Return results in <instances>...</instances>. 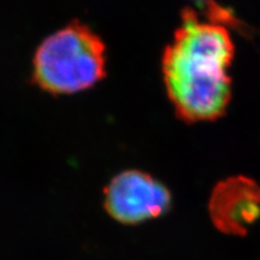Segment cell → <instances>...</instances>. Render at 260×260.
Wrapping results in <instances>:
<instances>
[{
    "label": "cell",
    "mask_w": 260,
    "mask_h": 260,
    "mask_svg": "<svg viewBox=\"0 0 260 260\" xmlns=\"http://www.w3.org/2000/svg\"><path fill=\"white\" fill-rule=\"evenodd\" d=\"M104 207L125 225L148 222L171 209L170 190L157 178L140 170H126L110 181L104 191Z\"/></svg>",
    "instance_id": "3"
},
{
    "label": "cell",
    "mask_w": 260,
    "mask_h": 260,
    "mask_svg": "<svg viewBox=\"0 0 260 260\" xmlns=\"http://www.w3.org/2000/svg\"><path fill=\"white\" fill-rule=\"evenodd\" d=\"M209 212L220 233L245 236L260 218V186L246 176L219 182L211 194Z\"/></svg>",
    "instance_id": "4"
},
{
    "label": "cell",
    "mask_w": 260,
    "mask_h": 260,
    "mask_svg": "<svg viewBox=\"0 0 260 260\" xmlns=\"http://www.w3.org/2000/svg\"><path fill=\"white\" fill-rule=\"evenodd\" d=\"M234 42L223 22L201 19L194 10L182 12L181 23L162 56L169 99L180 118L189 123L214 121L232 98L228 70Z\"/></svg>",
    "instance_id": "1"
},
{
    "label": "cell",
    "mask_w": 260,
    "mask_h": 260,
    "mask_svg": "<svg viewBox=\"0 0 260 260\" xmlns=\"http://www.w3.org/2000/svg\"><path fill=\"white\" fill-rule=\"evenodd\" d=\"M194 2H197V3H209V2H211V0H194Z\"/></svg>",
    "instance_id": "5"
},
{
    "label": "cell",
    "mask_w": 260,
    "mask_h": 260,
    "mask_svg": "<svg viewBox=\"0 0 260 260\" xmlns=\"http://www.w3.org/2000/svg\"><path fill=\"white\" fill-rule=\"evenodd\" d=\"M105 75V44L80 21L71 22L47 37L32 58V82L53 95L92 88Z\"/></svg>",
    "instance_id": "2"
}]
</instances>
